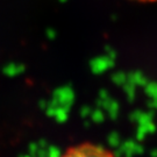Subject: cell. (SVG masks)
Masks as SVG:
<instances>
[{"instance_id": "6da1fadb", "label": "cell", "mask_w": 157, "mask_h": 157, "mask_svg": "<svg viewBox=\"0 0 157 157\" xmlns=\"http://www.w3.org/2000/svg\"><path fill=\"white\" fill-rule=\"evenodd\" d=\"M59 157H118L104 147L92 144V143H82L78 146L69 148L67 151Z\"/></svg>"}, {"instance_id": "7a4b0ae2", "label": "cell", "mask_w": 157, "mask_h": 157, "mask_svg": "<svg viewBox=\"0 0 157 157\" xmlns=\"http://www.w3.org/2000/svg\"><path fill=\"white\" fill-rule=\"evenodd\" d=\"M141 1H156V0H141Z\"/></svg>"}]
</instances>
